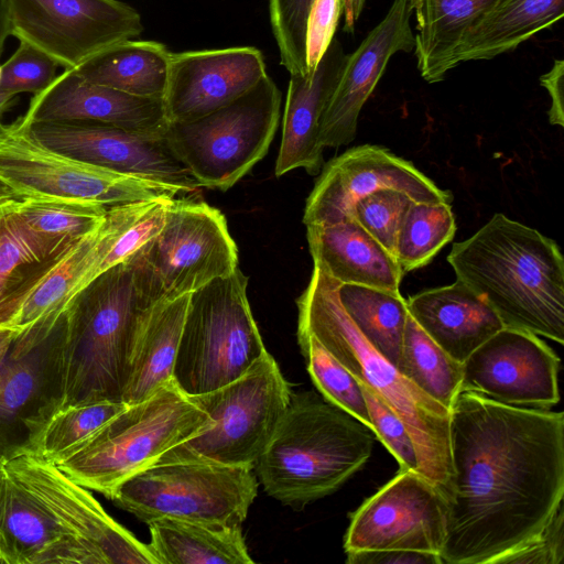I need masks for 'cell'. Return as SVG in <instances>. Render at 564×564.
Masks as SVG:
<instances>
[{
    "mask_svg": "<svg viewBox=\"0 0 564 564\" xmlns=\"http://www.w3.org/2000/svg\"><path fill=\"white\" fill-rule=\"evenodd\" d=\"M22 200L3 181L0 180V208Z\"/></svg>",
    "mask_w": 564,
    "mask_h": 564,
    "instance_id": "obj_50",
    "label": "cell"
},
{
    "mask_svg": "<svg viewBox=\"0 0 564 564\" xmlns=\"http://www.w3.org/2000/svg\"><path fill=\"white\" fill-rule=\"evenodd\" d=\"M189 295L155 304L133 352L122 394L127 405L142 402L173 381Z\"/></svg>",
    "mask_w": 564,
    "mask_h": 564,
    "instance_id": "obj_30",
    "label": "cell"
},
{
    "mask_svg": "<svg viewBox=\"0 0 564 564\" xmlns=\"http://www.w3.org/2000/svg\"><path fill=\"white\" fill-rule=\"evenodd\" d=\"M12 205V204H11ZM7 207V206H6ZM4 207L0 208V212L3 209Z\"/></svg>",
    "mask_w": 564,
    "mask_h": 564,
    "instance_id": "obj_53",
    "label": "cell"
},
{
    "mask_svg": "<svg viewBox=\"0 0 564 564\" xmlns=\"http://www.w3.org/2000/svg\"><path fill=\"white\" fill-rule=\"evenodd\" d=\"M447 262L505 326L564 343V259L558 245L503 214L454 243Z\"/></svg>",
    "mask_w": 564,
    "mask_h": 564,
    "instance_id": "obj_2",
    "label": "cell"
},
{
    "mask_svg": "<svg viewBox=\"0 0 564 564\" xmlns=\"http://www.w3.org/2000/svg\"><path fill=\"white\" fill-rule=\"evenodd\" d=\"M11 31L10 0H0V56Z\"/></svg>",
    "mask_w": 564,
    "mask_h": 564,
    "instance_id": "obj_48",
    "label": "cell"
},
{
    "mask_svg": "<svg viewBox=\"0 0 564 564\" xmlns=\"http://www.w3.org/2000/svg\"><path fill=\"white\" fill-rule=\"evenodd\" d=\"M446 564H499L563 505L564 414L460 392L449 411Z\"/></svg>",
    "mask_w": 564,
    "mask_h": 564,
    "instance_id": "obj_1",
    "label": "cell"
},
{
    "mask_svg": "<svg viewBox=\"0 0 564 564\" xmlns=\"http://www.w3.org/2000/svg\"><path fill=\"white\" fill-rule=\"evenodd\" d=\"M561 360L538 335L503 326L463 362L462 392L521 408L550 410L560 401Z\"/></svg>",
    "mask_w": 564,
    "mask_h": 564,
    "instance_id": "obj_16",
    "label": "cell"
},
{
    "mask_svg": "<svg viewBox=\"0 0 564 564\" xmlns=\"http://www.w3.org/2000/svg\"><path fill=\"white\" fill-rule=\"evenodd\" d=\"M65 310L44 340L21 357L9 356L0 372V465L36 455L44 427L57 411Z\"/></svg>",
    "mask_w": 564,
    "mask_h": 564,
    "instance_id": "obj_19",
    "label": "cell"
},
{
    "mask_svg": "<svg viewBox=\"0 0 564 564\" xmlns=\"http://www.w3.org/2000/svg\"><path fill=\"white\" fill-rule=\"evenodd\" d=\"M17 203L0 212V328H14L30 294L78 243L70 248L48 246L21 221Z\"/></svg>",
    "mask_w": 564,
    "mask_h": 564,
    "instance_id": "obj_27",
    "label": "cell"
},
{
    "mask_svg": "<svg viewBox=\"0 0 564 564\" xmlns=\"http://www.w3.org/2000/svg\"><path fill=\"white\" fill-rule=\"evenodd\" d=\"M341 14V0H313L306 21L305 56L312 74L330 45Z\"/></svg>",
    "mask_w": 564,
    "mask_h": 564,
    "instance_id": "obj_43",
    "label": "cell"
},
{
    "mask_svg": "<svg viewBox=\"0 0 564 564\" xmlns=\"http://www.w3.org/2000/svg\"><path fill=\"white\" fill-rule=\"evenodd\" d=\"M257 494L258 480L250 467L173 462L135 473L110 500L145 523L172 518L241 527Z\"/></svg>",
    "mask_w": 564,
    "mask_h": 564,
    "instance_id": "obj_11",
    "label": "cell"
},
{
    "mask_svg": "<svg viewBox=\"0 0 564 564\" xmlns=\"http://www.w3.org/2000/svg\"><path fill=\"white\" fill-rule=\"evenodd\" d=\"M124 262L140 295L153 306L231 274L238 268V248L219 209L176 197L162 228Z\"/></svg>",
    "mask_w": 564,
    "mask_h": 564,
    "instance_id": "obj_9",
    "label": "cell"
},
{
    "mask_svg": "<svg viewBox=\"0 0 564 564\" xmlns=\"http://www.w3.org/2000/svg\"><path fill=\"white\" fill-rule=\"evenodd\" d=\"M314 264L341 284L400 292L404 272L395 257L354 218L306 226Z\"/></svg>",
    "mask_w": 564,
    "mask_h": 564,
    "instance_id": "obj_25",
    "label": "cell"
},
{
    "mask_svg": "<svg viewBox=\"0 0 564 564\" xmlns=\"http://www.w3.org/2000/svg\"><path fill=\"white\" fill-rule=\"evenodd\" d=\"M406 307L417 325L460 364L505 326L488 302L459 280L410 296Z\"/></svg>",
    "mask_w": 564,
    "mask_h": 564,
    "instance_id": "obj_24",
    "label": "cell"
},
{
    "mask_svg": "<svg viewBox=\"0 0 564 564\" xmlns=\"http://www.w3.org/2000/svg\"><path fill=\"white\" fill-rule=\"evenodd\" d=\"M346 58L340 42L333 39L312 74L290 75L276 176L295 169H304L310 175L321 172L325 149L319 141L321 120Z\"/></svg>",
    "mask_w": 564,
    "mask_h": 564,
    "instance_id": "obj_23",
    "label": "cell"
},
{
    "mask_svg": "<svg viewBox=\"0 0 564 564\" xmlns=\"http://www.w3.org/2000/svg\"><path fill=\"white\" fill-rule=\"evenodd\" d=\"M153 306L140 295L124 261L73 296L57 356V411L104 400L122 402L133 352Z\"/></svg>",
    "mask_w": 564,
    "mask_h": 564,
    "instance_id": "obj_3",
    "label": "cell"
},
{
    "mask_svg": "<svg viewBox=\"0 0 564 564\" xmlns=\"http://www.w3.org/2000/svg\"><path fill=\"white\" fill-rule=\"evenodd\" d=\"M18 101V95L8 94L0 90V123L3 115L11 109Z\"/></svg>",
    "mask_w": 564,
    "mask_h": 564,
    "instance_id": "obj_51",
    "label": "cell"
},
{
    "mask_svg": "<svg viewBox=\"0 0 564 564\" xmlns=\"http://www.w3.org/2000/svg\"><path fill=\"white\" fill-rule=\"evenodd\" d=\"M540 83L551 97L550 123L564 127V61L555 59L551 69L540 77Z\"/></svg>",
    "mask_w": 564,
    "mask_h": 564,
    "instance_id": "obj_46",
    "label": "cell"
},
{
    "mask_svg": "<svg viewBox=\"0 0 564 564\" xmlns=\"http://www.w3.org/2000/svg\"><path fill=\"white\" fill-rule=\"evenodd\" d=\"M209 422L208 414L172 381L149 399L128 405L55 465L73 481L110 499L121 482Z\"/></svg>",
    "mask_w": 564,
    "mask_h": 564,
    "instance_id": "obj_6",
    "label": "cell"
},
{
    "mask_svg": "<svg viewBox=\"0 0 564 564\" xmlns=\"http://www.w3.org/2000/svg\"><path fill=\"white\" fill-rule=\"evenodd\" d=\"M365 0H354V15L356 21L359 19V15L362 11Z\"/></svg>",
    "mask_w": 564,
    "mask_h": 564,
    "instance_id": "obj_52",
    "label": "cell"
},
{
    "mask_svg": "<svg viewBox=\"0 0 564 564\" xmlns=\"http://www.w3.org/2000/svg\"><path fill=\"white\" fill-rule=\"evenodd\" d=\"M281 91L269 75L231 102L189 121L170 122L164 138L200 187L226 192L267 154Z\"/></svg>",
    "mask_w": 564,
    "mask_h": 564,
    "instance_id": "obj_10",
    "label": "cell"
},
{
    "mask_svg": "<svg viewBox=\"0 0 564 564\" xmlns=\"http://www.w3.org/2000/svg\"><path fill=\"white\" fill-rule=\"evenodd\" d=\"M267 74L252 46L171 53L163 104L170 122L203 117L237 99Z\"/></svg>",
    "mask_w": 564,
    "mask_h": 564,
    "instance_id": "obj_20",
    "label": "cell"
},
{
    "mask_svg": "<svg viewBox=\"0 0 564 564\" xmlns=\"http://www.w3.org/2000/svg\"><path fill=\"white\" fill-rule=\"evenodd\" d=\"M18 335L19 330L15 328H0V372L9 358L12 344Z\"/></svg>",
    "mask_w": 564,
    "mask_h": 564,
    "instance_id": "obj_47",
    "label": "cell"
},
{
    "mask_svg": "<svg viewBox=\"0 0 564 564\" xmlns=\"http://www.w3.org/2000/svg\"><path fill=\"white\" fill-rule=\"evenodd\" d=\"M159 564H250L242 528L160 518L147 523Z\"/></svg>",
    "mask_w": 564,
    "mask_h": 564,
    "instance_id": "obj_31",
    "label": "cell"
},
{
    "mask_svg": "<svg viewBox=\"0 0 564 564\" xmlns=\"http://www.w3.org/2000/svg\"><path fill=\"white\" fill-rule=\"evenodd\" d=\"M247 286L237 268L191 293L173 370V382L187 397L237 380L267 351Z\"/></svg>",
    "mask_w": 564,
    "mask_h": 564,
    "instance_id": "obj_7",
    "label": "cell"
},
{
    "mask_svg": "<svg viewBox=\"0 0 564 564\" xmlns=\"http://www.w3.org/2000/svg\"><path fill=\"white\" fill-rule=\"evenodd\" d=\"M0 466L44 509L79 564H159L149 544L116 522L89 489L54 463L28 454Z\"/></svg>",
    "mask_w": 564,
    "mask_h": 564,
    "instance_id": "obj_13",
    "label": "cell"
},
{
    "mask_svg": "<svg viewBox=\"0 0 564 564\" xmlns=\"http://www.w3.org/2000/svg\"><path fill=\"white\" fill-rule=\"evenodd\" d=\"M313 0H269L280 63L290 75H310L305 56L306 21Z\"/></svg>",
    "mask_w": 564,
    "mask_h": 564,
    "instance_id": "obj_39",
    "label": "cell"
},
{
    "mask_svg": "<svg viewBox=\"0 0 564 564\" xmlns=\"http://www.w3.org/2000/svg\"><path fill=\"white\" fill-rule=\"evenodd\" d=\"M171 53L163 43L131 39L108 46L73 69L95 84L163 99Z\"/></svg>",
    "mask_w": 564,
    "mask_h": 564,
    "instance_id": "obj_32",
    "label": "cell"
},
{
    "mask_svg": "<svg viewBox=\"0 0 564 564\" xmlns=\"http://www.w3.org/2000/svg\"><path fill=\"white\" fill-rule=\"evenodd\" d=\"M346 555L347 564H443L438 554L411 550L356 551Z\"/></svg>",
    "mask_w": 564,
    "mask_h": 564,
    "instance_id": "obj_45",
    "label": "cell"
},
{
    "mask_svg": "<svg viewBox=\"0 0 564 564\" xmlns=\"http://www.w3.org/2000/svg\"><path fill=\"white\" fill-rule=\"evenodd\" d=\"M26 228L54 248H70L101 223L108 207L66 198H26L14 206Z\"/></svg>",
    "mask_w": 564,
    "mask_h": 564,
    "instance_id": "obj_35",
    "label": "cell"
},
{
    "mask_svg": "<svg viewBox=\"0 0 564 564\" xmlns=\"http://www.w3.org/2000/svg\"><path fill=\"white\" fill-rule=\"evenodd\" d=\"M456 232L451 203L412 202L399 229L395 259L404 273L427 265Z\"/></svg>",
    "mask_w": 564,
    "mask_h": 564,
    "instance_id": "obj_36",
    "label": "cell"
},
{
    "mask_svg": "<svg viewBox=\"0 0 564 564\" xmlns=\"http://www.w3.org/2000/svg\"><path fill=\"white\" fill-rule=\"evenodd\" d=\"M398 370L448 411L462 392L463 364L444 351L410 314Z\"/></svg>",
    "mask_w": 564,
    "mask_h": 564,
    "instance_id": "obj_34",
    "label": "cell"
},
{
    "mask_svg": "<svg viewBox=\"0 0 564 564\" xmlns=\"http://www.w3.org/2000/svg\"><path fill=\"white\" fill-rule=\"evenodd\" d=\"M305 204L303 223L330 225L354 218V206L380 188H397L414 202L451 203L449 191L440 188L413 163L379 145L350 148L323 165Z\"/></svg>",
    "mask_w": 564,
    "mask_h": 564,
    "instance_id": "obj_17",
    "label": "cell"
},
{
    "mask_svg": "<svg viewBox=\"0 0 564 564\" xmlns=\"http://www.w3.org/2000/svg\"><path fill=\"white\" fill-rule=\"evenodd\" d=\"M563 505L533 541L505 556L499 564H561L564 558Z\"/></svg>",
    "mask_w": 564,
    "mask_h": 564,
    "instance_id": "obj_44",
    "label": "cell"
},
{
    "mask_svg": "<svg viewBox=\"0 0 564 564\" xmlns=\"http://www.w3.org/2000/svg\"><path fill=\"white\" fill-rule=\"evenodd\" d=\"M375 438L369 427L322 394H291L257 462V474L269 496L300 509L335 492L359 471Z\"/></svg>",
    "mask_w": 564,
    "mask_h": 564,
    "instance_id": "obj_5",
    "label": "cell"
},
{
    "mask_svg": "<svg viewBox=\"0 0 564 564\" xmlns=\"http://www.w3.org/2000/svg\"><path fill=\"white\" fill-rule=\"evenodd\" d=\"M412 202L400 189L380 188L356 202L354 219L394 256L399 229Z\"/></svg>",
    "mask_w": 564,
    "mask_h": 564,
    "instance_id": "obj_40",
    "label": "cell"
},
{
    "mask_svg": "<svg viewBox=\"0 0 564 564\" xmlns=\"http://www.w3.org/2000/svg\"><path fill=\"white\" fill-rule=\"evenodd\" d=\"M0 180L21 199L66 198L112 207L175 198L181 189L76 160L37 141L20 118L0 123Z\"/></svg>",
    "mask_w": 564,
    "mask_h": 564,
    "instance_id": "obj_12",
    "label": "cell"
},
{
    "mask_svg": "<svg viewBox=\"0 0 564 564\" xmlns=\"http://www.w3.org/2000/svg\"><path fill=\"white\" fill-rule=\"evenodd\" d=\"M20 118L26 123L102 124L158 135H164L169 126L163 99L95 84L73 68H64L44 90L34 95Z\"/></svg>",
    "mask_w": 564,
    "mask_h": 564,
    "instance_id": "obj_22",
    "label": "cell"
},
{
    "mask_svg": "<svg viewBox=\"0 0 564 564\" xmlns=\"http://www.w3.org/2000/svg\"><path fill=\"white\" fill-rule=\"evenodd\" d=\"M127 406L123 402L104 400L56 411L44 427L36 455L51 463H59Z\"/></svg>",
    "mask_w": 564,
    "mask_h": 564,
    "instance_id": "obj_37",
    "label": "cell"
},
{
    "mask_svg": "<svg viewBox=\"0 0 564 564\" xmlns=\"http://www.w3.org/2000/svg\"><path fill=\"white\" fill-rule=\"evenodd\" d=\"M359 384L367 403L376 438L398 460L400 469L420 473L415 447L402 420L378 393L362 382H359Z\"/></svg>",
    "mask_w": 564,
    "mask_h": 564,
    "instance_id": "obj_42",
    "label": "cell"
},
{
    "mask_svg": "<svg viewBox=\"0 0 564 564\" xmlns=\"http://www.w3.org/2000/svg\"><path fill=\"white\" fill-rule=\"evenodd\" d=\"M11 31L64 68L143 31L135 9L119 0H10Z\"/></svg>",
    "mask_w": 564,
    "mask_h": 564,
    "instance_id": "obj_14",
    "label": "cell"
},
{
    "mask_svg": "<svg viewBox=\"0 0 564 564\" xmlns=\"http://www.w3.org/2000/svg\"><path fill=\"white\" fill-rule=\"evenodd\" d=\"M338 285L314 264L308 284L296 300L297 333L314 336L357 381L387 402L409 430L420 474L445 496L452 478L449 411L365 339L340 304Z\"/></svg>",
    "mask_w": 564,
    "mask_h": 564,
    "instance_id": "obj_4",
    "label": "cell"
},
{
    "mask_svg": "<svg viewBox=\"0 0 564 564\" xmlns=\"http://www.w3.org/2000/svg\"><path fill=\"white\" fill-rule=\"evenodd\" d=\"M446 503L423 475L400 469L349 514L344 551L411 550L441 554Z\"/></svg>",
    "mask_w": 564,
    "mask_h": 564,
    "instance_id": "obj_15",
    "label": "cell"
},
{
    "mask_svg": "<svg viewBox=\"0 0 564 564\" xmlns=\"http://www.w3.org/2000/svg\"><path fill=\"white\" fill-rule=\"evenodd\" d=\"M58 66L41 50L20 41L11 57L0 65V90L12 95H36L54 80Z\"/></svg>",
    "mask_w": 564,
    "mask_h": 564,
    "instance_id": "obj_41",
    "label": "cell"
},
{
    "mask_svg": "<svg viewBox=\"0 0 564 564\" xmlns=\"http://www.w3.org/2000/svg\"><path fill=\"white\" fill-rule=\"evenodd\" d=\"M412 14L411 0H393L382 21L347 54L321 120L319 141L324 148H338L355 139L360 111L390 58L398 52L414 50Z\"/></svg>",
    "mask_w": 564,
    "mask_h": 564,
    "instance_id": "obj_21",
    "label": "cell"
},
{
    "mask_svg": "<svg viewBox=\"0 0 564 564\" xmlns=\"http://www.w3.org/2000/svg\"><path fill=\"white\" fill-rule=\"evenodd\" d=\"M564 0H505L484 15L458 42L451 69L513 51L563 18Z\"/></svg>",
    "mask_w": 564,
    "mask_h": 564,
    "instance_id": "obj_28",
    "label": "cell"
},
{
    "mask_svg": "<svg viewBox=\"0 0 564 564\" xmlns=\"http://www.w3.org/2000/svg\"><path fill=\"white\" fill-rule=\"evenodd\" d=\"M505 0H411L416 19L414 55L421 77L430 84L451 70L462 37Z\"/></svg>",
    "mask_w": 564,
    "mask_h": 564,
    "instance_id": "obj_29",
    "label": "cell"
},
{
    "mask_svg": "<svg viewBox=\"0 0 564 564\" xmlns=\"http://www.w3.org/2000/svg\"><path fill=\"white\" fill-rule=\"evenodd\" d=\"M291 390L265 351L237 380L189 397L210 417L191 438L171 447L154 464L210 463L254 468L284 415Z\"/></svg>",
    "mask_w": 564,
    "mask_h": 564,
    "instance_id": "obj_8",
    "label": "cell"
},
{
    "mask_svg": "<svg viewBox=\"0 0 564 564\" xmlns=\"http://www.w3.org/2000/svg\"><path fill=\"white\" fill-rule=\"evenodd\" d=\"M79 564L44 509L0 466V564Z\"/></svg>",
    "mask_w": 564,
    "mask_h": 564,
    "instance_id": "obj_26",
    "label": "cell"
},
{
    "mask_svg": "<svg viewBox=\"0 0 564 564\" xmlns=\"http://www.w3.org/2000/svg\"><path fill=\"white\" fill-rule=\"evenodd\" d=\"M338 297L365 339L398 368L409 315L406 300L401 293L339 283Z\"/></svg>",
    "mask_w": 564,
    "mask_h": 564,
    "instance_id": "obj_33",
    "label": "cell"
},
{
    "mask_svg": "<svg viewBox=\"0 0 564 564\" xmlns=\"http://www.w3.org/2000/svg\"><path fill=\"white\" fill-rule=\"evenodd\" d=\"M341 13L344 15V30L354 33L356 19L354 15V0H341Z\"/></svg>",
    "mask_w": 564,
    "mask_h": 564,
    "instance_id": "obj_49",
    "label": "cell"
},
{
    "mask_svg": "<svg viewBox=\"0 0 564 564\" xmlns=\"http://www.w3.org/2000/svg\"><path fill=\"white\" fill-rule=\"evenodd\" d=\"M22 122L41 143L85 163L173 186L185 195L200 188L164 135L102 124Z\"/></svg>",
    "mask_w": 564,
    "mask_h": 564,
    "instance_id": "obj_18",
    "label": "cell"
},
{
    "mask_svg": "<svg viewBox=\"0 0 564 564\" xmlns=\"http://www.w3.org/2000/svg\"><path fill=\"white\" fill-rule=\"evenodd\" d=\"M297 343L322 397L372 431L367 403L355 377L314 336L297 333Z\"/></svg>",
    "mask_w": 564,
    "mask_h": 564,
    "instance_id": "obj_38",
    "label": "cell"
}]
</instances>
